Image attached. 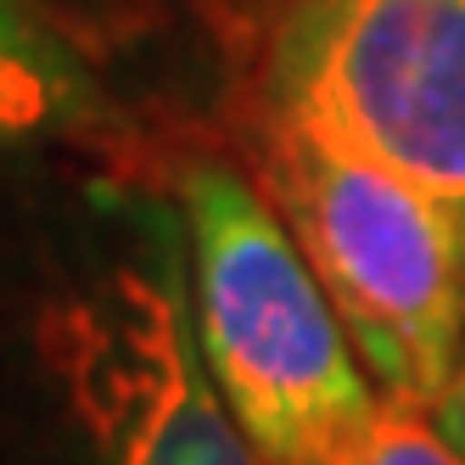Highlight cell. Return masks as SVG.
I'll use <instances>...</instances> for the list:
<instances>
[{
    "instance_id": "1",
    "label": "cell",
    "mask_w": 465,
    "mask_h": 465,
    "mask_svg": "<svg viewBox=\"0 0 465 465\" xmlns=\"http://www.w3.org/2000/svg\"><path fill=\"white\" fill-rule=\"evenodd\" d=\"M203 359L263 465H359L381 398L270 196L224 157L180 169Z\"/></svg>"
},
{
    "instance_id": "2",
    "label": "cell",
    "mask_w": 465,
    "mask_h": 465,
    "mask_svg": "<svg viewBox=\"0 0 465 465\" xmlns=\"http://www.w3.org/2000/svg\"><path fill=\"white\" fill-rule=\"evenodd\" d=\"M247 163L392 404L438 410L465 359V230L420 185L247 107Z\"/></svg>"
},
{
    "instance_id": "3",
    "label": "cell",
    "mask_w": 465,
    "mask_h": 465,
    "mask_svg": "<svg viewBox=\"0 0 465 465\" xmlns=\"http://www.w3.org/2000/svg\"><path fill=\"white\" fill-rule=\"evenodd\" d=\"M247 107L420 185L465 230V0H230Z\"/></svg>"
},
{
    "instance_id": "4",
    "label": "cell",
    "mask_w": 465,
    "mask_h": 465,
    "mask_svg": "<svg viewBox=\"0 0 465 465\" xmlns=\"http://www.w3.org/2000/svg\"><path fill=\"white\" fill-rule=\"evenodd\" d=\"M45 359L95 465H263L203 359L174 242L56 303Z\"/></svg>"
},
{
    "instance_id": "5",
    "label": "cell",
    "mask_w": 465,
    "mask_h": 465,
    "mask_svg": "<svg viewBox=\"0 0 465 465\" xmlns=\"http://www.w3.org/2000/svg\"><path fill=\"white\" fill-rule=\"evenodd\" d=\"M84 107V74L28 0H0V146L40 141Z\"/></svg>"
},
{
    "instance_id": "6",
    "label": "cell",
    "mask_w": 465,
    "mask_h": 465,
    "mask_svg": "<svg viewBox=\"0 0 465 465\" xmlns=\"http://www.w3.org/2000/svg\"><path fill=\"white\" fill-rule=\"evenodd\" d=\"M359 465H465V454L454 449L449 431H438L426 420L420 404H392L387 398Z\"/></svg>"
},
{
    "instance_id": "7",
    "label": "cell",
    "mask_w": 465,
    "mask_h": 465,
    "mask_svg": "<svg viewBox=\"0 0 465 465\" xmlns=\"http://www.w3.org/2000/svg\"><path fill=\"white\" fill-rule=\"evenodd\" d=\"M438 415H443V431L454 438V449L465 454V359H460V371H454V381H449V392H443Z\"/></svg>"
}]
</instances>
